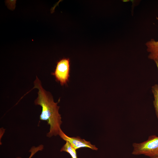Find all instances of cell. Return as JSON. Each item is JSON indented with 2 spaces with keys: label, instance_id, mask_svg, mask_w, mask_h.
<instances>
[{
  "label": "cell",
  "instance_id": "obj_1",
  "mask_svg": "<svg viewBox=\"0 0 158 158\" xmlns=\"http://www.w3.org/2000/svg\"><path fill=\"white\" fill-rule=\"evenodd\" d=\"M34 85L33 88L38 90V96L34 101L35 104L42 107L40 120L46 121L50 126L49 130L47 136L50 138L59 135L62 123L61 115L59 112V107L57 105L60 99L57 102H54L52 96L43 88L37 76L34 81Z\"/></svg>",
  "mask_w": 158,
  "mask_h": 158
},
{
  "label": "cell",
  "instance_id": "obj_2",
  "mask_svg": "<svg viewBox=\"0 0 158 158\" xmlns=\"http://www.w3.org/2000/svg\"><path fill=\"white\" fill-rule=\"evenodd\" d=\"M132 154L134 155L143 154L150 158L158 156V136H150L146 140L140 143H133Z\"/></svg>",
  "mask_w": 158,
  "mask_h": 158
},
{
  "label": "cell",
  "instance_id": "obj_3",
  "mask_svg": "<svg viewBox=\"0 0 158 158\" xmlns=\"http://www.w3.org/2000/svg\"><path fill=\"white\" fill-rule=\"evenodd\" d=\"M70 60L68 58H63L58 61L55 70L51 74L57 81L63 86L66 84L70 77Z\"/></svg>",
  "mask_w": 158,
  "mask_h": 158
},
{
  "label": "cell",
  "instance_id": "obj_4",
  "mask_svg": "<svg viewBox=\"0 0 158 158\" xmlns=\"http://www.w3.org/2000/svg\"><path fill=\"white\" fill-rule=\"evenodd\" d=\"M59 135L62 139L68 142L76 150L84 147L89 148L93 150H98V148L95 145L91 144L90 142L82 139L78 136L76 137H69L66 135L61 129L60 131Z\"/></svg>",
  "mask_w": 158,
  "mask_h": 158
},
{
  "label": "cell",
  "instance_id": "obj_5",
  "mask_svg": "<svg viewBox=\"0 0 158 158\" xmlns=\"http://www.w3.org/2000/svg\"><path fill=\"white\" fill-rule=\"evenodd\" d=\"M147 51L149 53V59L154 60L158 58V41L151 39L145 43Z\"/></svg>",
  "mask_w": 158,
  "mask_h": 158
},
{
  "label": "cell",
  "instance_id": "obj_6",
  "mask_svg": "<svg viewBox=\"0 0 158 158\" xmlns=\"http://www.w3.org/2000/svg\"><path fill=\"white\" fill-rule=\"evenodd\" d=\"M63 146L60 150L61 152H65L68 153L71 158H78L76 150L68 141Z\"/></svg>",
  "mask_w": 158,
  "mask_h": 158
},
{
  "label": "cell",
  "instance_id": "obj_7",
  "mask_svg": "<svg viewBox=\"0 0 158 158\" xmlns=\"http://www.w3.org/2000/svg\"><path fill=\"white\" fill-rule=\"evenodd\" d=\"M151 90L154 98L153 104L158 119V84H155L152 86Z\"/></svg>",
  "mask_w": 158,
  "mask_h": 158
},
{
  "label": "cell",
  "instance_id": "obj_8",
  "mask_svg": "<svg viewBox=\"0 0 158 158\" xmlns=\"http://www.w3.org/2000/svg\"><path fill=\"white\" fill-rule=\"evenodd\" d=\"M44 146L42 145H40L37 147L35 146L32 147L29 151L30 152L31 154L28 158H32L33 156L37 152L42 150ZM16 158H21L20 157H17Z\"/></svg>",
  "mask_w": 158,
  "mask_h": 158
},
{
  "label": "cell",
  "instance_id": "obj_9",
  "mask_svg": "<svg viewBox=\"0 0 158 158\" xmlns=\"http://www.w3.org/2000/svg\"><path fill=\"white\" fill-rule=\"evenodd\" d=\"M158 69V58L154 60Z\"/></svg>",
  "mask_w": 158,
  "mask_h": 158
},
{
  "label": "cell",
  "instance_id": "obj_10",
  "mask_svg": "<svg viewBox=\"0 0 158 158\" xmlns=\"http://www.w3.org/2000/svg\"><path fill=\"white\" fill-rule=\"evenodd\" d=\"M152 158H158V156L157 157H155Z\"/></svg>",
  "mask_w": 158,
  "mask_h": 158
}]
</instances>
